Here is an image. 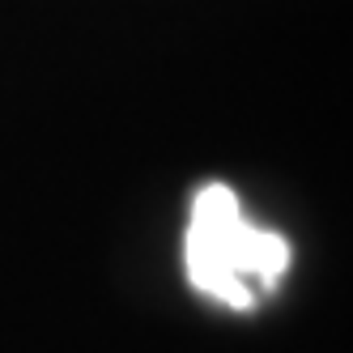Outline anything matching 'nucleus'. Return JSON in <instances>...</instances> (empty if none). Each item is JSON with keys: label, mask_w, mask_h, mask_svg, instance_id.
<instances>
[{"label": "nucleus", "mask_w": 353, "mask_h": 353, "mask_svg": "<svg viewBox=\"0 0 353 353\" xmlns=\"http://www.w3.org/2000/svg\"><path fill=\"white\" fill-rule=\"evenodd\" d=\"M183 264L196 294H205L230 311H251L285 276L290 243L276 230L251 225L239 209L234 188L209 183L192 200Z\"/></svg>", "instance_id": "nucleus-1"}]
</instances>
